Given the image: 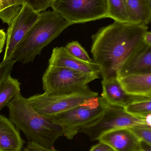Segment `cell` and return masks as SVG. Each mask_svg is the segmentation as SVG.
Masks as SVG:
<instances>
[{
  "mask_svg": "<svg viewBox=\"0 0 151 151\" xmlns=\"http://www.w3.org/2000/svg\"><path fill=\"white\" fill-rule=\"evenodd\" d=\"M148 28L143 24L114 21L92 35L91 54L103 80L117 77L122 66L145 45L144 35Z\"/></svg>",
  "mask_w": 151,
  "mask_h": 151,
  "instance_id": "obj_1",
  "label": "cell"
},
{
  "mask_svg": "<svg viewBox=\"0 0 151 151\" xmlns=\"http://www.w3.org/2000/svg\"><path fill=\"white\" fill-rule=\"evenodd\" d=\"M6 106L9 108L10 120L24 133L28 142L53 149L56 141L64 136L62 128L54 123L50 118L36 112L20 92Z\"/></svg>",
  "mask_w": 151,
  "mask_h": 151,
  "instance_id": "obj_2",
  "label": "cell"
},
{
  "mask_svg": "<svg viewBox=\"0 0 151 151\" xmlns=\"http://www.w3.org/2000/svg\"><path fill=\"white\" fill-rule=\"evenodd\" d=\"M73 24L56 12L40 13L39 18L14 50L11 59L27 64L67 27Z\"/></svg>",
  "mask_w": 151,
  "mask_h": 151,
  "instance_id": "obj_3",
  "label": "cell"
},
{
  "mask_svg": "<svg viewBox=\"0 0 151 151\" xmlns=\"http://www.w3.org/2000/svg\"><path fill=\"white\" fill-rule=\"evenodd\" d=\"M106 102L102 97L98 96L50 118L54 123L62 128L64 136L72 140L82 127L102 114Z\"/></svg>",
  "mask_w": 151,
  "mask_h": 151,
  "instance_id": "obj_4",
  "label": "cell"
},
{
  "mask_svg": "<svg viewBox=\"0 0 151 151\" xmlns=\"http://www.w3.org/2000/svg\"><path fill=\"white\" fill-rule=\"evenodd\" d=\"M142 125L151 126V115L146 119L137 118L127 113L124 107L106 103L102 114L94 121L82 127L79 133L86 134L92 141H98L103 135L110 131Z\"/></svg>",
  "mask_w": 151,
  "mask_h": 151,
  "instance_id": "obj_5",
  "label": "cell"
},
{
  "mask_svg": "<svg viewBox=\"0 0 151 151\" xmlns=\"http://www.w3.org/2000/svg\"><path fill=\"white\" fill-rule=\"evenodd\" d=\"M99 75L48 65L42 77L44 93L68 94L86 90Z\"/></svg>",
  "mask_w": 151,
  "mask_h": 151,
  "instance_id": "obj_6",
  "label": "cell"
},
{
  "mask_svg": "<svg viewBox=\"0 0 151 151\" xmlns=\"http://www.w3.org/2000/svg\"><path fill=\"white\" fill-rule=\"evenodd\" d=\"M51 7L73 24L109 18L107 0H55Z\"/></svg>",
  "mask_w": 151,
  "mask_h": 151,
  "instance_id": "obj_7",
  "label": "cell"
},
{
  "mask_svg": "<svg viewBox=\"0 0 151 151\" xmlns=\"http://www.w3.org/2000/svg\"><path fill=\"white\" fill-rule=\"evenodd\" d=\"M98 96V92L88 88L82 91L68 94H37L27 99L38 113L44 117L51 118Z\"/></svg>",
  "mask_w": 151,
  "mask_h": 151,
  "instance_id": "obj_8",
  "label": "cell"
},
{
  "mask_svg": "<svg viewBox=\"0 0 151 151\" xmlns=\"http://www.w3.org/2000/svg\"><path fill=\"white\" fill-rule=\"evenodd\" d=\"M40 14L26 3L21 6L17 15L9 25L3 61L11 59L14 50L38 20Z\"/></svg>",
  "mask_w": 151,
  "mask_h": 151,
  "instance_id": "obj_9",
  "label": "cell"
},
{
  "mask_svg": "<svg viewBox=\"0 0 151 151\" xmlns=\"http://www.w3.org/2000/svg\"><path fill=\"white\" fill-rule=\"evenodd\" d=\"M48 63L50 66L67 68L86 73L99 75L100 74L99 66L94 61L87 63L81 61L69 54L64 47H57L53 49Z\"/></svg>",
  "mask_w": 151,
  "mask_h": 151,
  "instance_id": "obj_10",
  "label": "cell"
},
{
  "mask_svg": "<svg viewBox=\"0 0 151 151\" xmlns=\"http://www.w3.org/2000/svg\"><path fill=\"white\" fill-rule=\"evenodd\" d=\"M98 141L114 151H140L141 150V142L129 128L120 129L105 133Z\"/></svg>",
  "mask_w": 151,
  "mask_h": 151,
  "instance_id": "obj_11",
  "label": "cell"
},
{
  "mask_svg": "<svg viewBox=\"0 0 151 151\" xmlns=\"http://www.w3.org/2000/svg\"><path fill=\"white\" fill-rule=\"evenodd\" d=\"M117 78L128 95L151 98V73L133 74Z\"/></svg>",
  "mask_w": 151,
  "mask_h": 151,
  "instance_id": "obj_12",
  "label": "cell"
},
{
  "mask_svg": "<svg viewBox=\"0 0 151 151\" xmlns=\"http://www.w3.org/2000/svg\"><path fill=\"white\" fill-rule=\"evenodd\" d=\"M151 73V47L145 44L118 71L117 77Z\"/></svg>",
  "mask_w": 151,
  "mask_h": 151,
  "instance_id": "obj_13",
  "label": "cell"
},
{
  "mask_svg": "<svg viewBox=\"0 0 151 151\" xmlns=\"http://www.w3.org/2000/svg\"><path fill=\"white\" fill-rule=\"evenodd\" d=\"M24 144L17 128L0 114V151H20Z\"/></svg>",
  "mask_w": 151,
  "mask_h": 151,
  "instance_id": "obj_14",
  "label": "cell"
},
{
  "mask_svg": "<svg viewBox=\"0 0 151 151\" xmlns=\"http://www.w3.org/2000/svg\"><path fill=\"white\" fill-rule=\"evenodd\" d=\"M102 85L101 97L111 105L124 107L134 97L125 92L117 77L103 80Z\"/></svg>",
  "mask_w": 151,
  "mask_h": 151,
  "instance_id": "obj_15",
  "label": "cell"
},
{
  "mask_svg": "<svg viewBox=\"0 0 151 151\" xmlns=\"http://www.w3.org/2000/svg\"><path fill=\"white\" fill-rule=\"evenodd\" d=\"M130 23L149 24L151 21V7L146 0H126Z\"/></svg>",
  "mask_w": 151,
  "mask_h": 151,
  "instance_id": "obj_16",
  "label": "cell"
},
{
  "mask_svg": "<svg viewBox=\"0 0 151 151\" xmlns=\"http://www.w3.org/2000/svg\"><path fill=\"white\" fill-rule=\"evenodd\" d=\"M124 108L127 113L132 116L146 119L151 115V98L134 96Z\"/></svg>",
  "mask_w": 151,
  "mask_h": 151,
  "instance_id": "obj_17",
  "label": "cell"
},
{
  "mask_svg": "<svg viewBox=\"0 0 151 151\" xmlns=\"http://www.w3.org/2000/svg\"><path fill=\"white\" fill-rule=\"evenodd\" d=\"M18 80L9 76L0 85V112L20 92Z\"/></svg>",
  "mask_w": 151,
  "mask_h": 151,
  "instance_id": "obj_18",
  "label": "cell"
},
{
  "mask_svg": "<svg viewBox=\"0 0 151 151\" xmlns=\"http://www.w3.org/2000/svg\"><path fill=\"white\" fill-rule=\"evenodd\" d=\"M107 1L109 18L121 23H130L126 0H107Z\"/></svg>",
  "mask_w": 151,
  "mask_h": 151,
  "instance_id": "obj_19",
  "label": "cell"
},
{
  "mask_svg": "<svg viewBox=\"0 0 151 151\" xmlns=\"http://www.w3.org/2000/svg\"><path fill=\"white\" fill-rule=\"evenodd\" d=\"M21 7L16 5L13 0H0V19L9 25L17 15Z\"/></svg>",
  "mask_w": 151,
  "mask_h": 151,
  "instance_id": "obj_20",
  "label": "cell"
},
{
  "mask_svg": "<svg viewBox=\"0 0 151 151\" xmlns=\"http://www.w3.org/2000/svg\"><path fill=\"white\" fill-rule=\"evenodd\" d=\"M67 52L74 57L87 63L94 62L90 58L85 49L78 41H74L67 43L64 47Z\"/></svg>",
  "mask_w": 151,
  "mask_h": 151,
  "instance_id": "obj_21",
  "label": "cell"
},
{
  "mask_svg": "<svg viewBox=\"0 0 151 151\" xmlns=\"http://www.w3.org/2000/svg\"><path fill=\"white\" fill-rule=\"evenodd\" d=\"M130 131L142 142L151 146V126L138 125L129 128Z\"/></svg>",
  "mask_w": 151,
  "mask_h": 151,
  "instance_id": "obj_22",
  "label": "cell"
},
{
  "mask_svg": "<svg viewBox=\"0 0 151 151\" xmlns=\"http://www.w3.org/2000/svg\"><path fill=\"white\" fill-rule=\"evenodd\" d=\"M55 0H25V3L30 6L34 10L38 13L44 11L51 7Z\"/></svg>",
  "mask_w": 151,
  "mask_h": 151,
  "instance_id": "obj_23",
  "label": "cell"
},
{
  "mask_svg": "<svg viewBox=\"0 0 151 151\" xmlns=\"http://www.w3.org/2000/svg\"><path fill=\"white\" fill-rule=\"evenodd\" d=\"M15 63L16 62L12 59L2 61L0 63V85L9 76L11 75Z\"/></svg>",
  "mask_w": 151,
  "mask_h": 151,
  "instance_id": "obj_24",
  "label": "cell"
},
{
  "mask_svg": "<svg viewBox=\"0 0 151 151\" xmlns=\"http://www.w3.org/2000/svg\"><path fill=\"white\" fill-rule=\"evenodd\" d=\"M23 151H59L54 148L48 149L43 147L35 143L28 142L27 145L24 148Z\"/></svg>",
  "mask_w": 151,
  "mask_h": 151,
  "instance_id": "obj_25",
  "label": "cell"
},
{
  "mask_svg": "<svg viewBox=\"0 0 151 151\" xmlns=\"http://www.w3.org/2000/svg\"><path fill=\"white\" fill-rule=\"evenodd\" d=\"M112 150L108 145L99 142L97 144L92 146L89 151H111Z\"/></svg>",
  "mask_w": 151,
  "mask_h": 151,
  "instance_id": "obj_26",
  "label": "cell"
},
{
  "mask_svg": "<svg viewBox=\"0 0 151 151\" xmlns=\"http://www.w3.org/2000/svg\"><path fill=\"white\" fill-rule=\"evenodd\" d=\"M6 41V33L3 30H0V54L2 52Z\"/></svg>",
  "mask_w": 151,
  "mask_h": 151,
  "instance_id": "obj_27",
  "label": "cell"
},
{
  "mask_svg": "<svg viewBox=\"0 0 151 151\" xmlns=\"http://www.w3.org/2000/svg\"><path fill=\"white\" fill-rule=\"evenodd\" d=\"M144 42L148 46L151 47V32L147 31L144 34L143 38Z\"/></svg>",
  "mask_w": 151,
  "mask_h": 151,
  "instance_id": "obj_28",
  "label": "cell"
},
{
  "mask_svg": "<svg viewBox=\"0 0 151 151\" xmlns=\"http://www.w3.org/2000/svg\"><path fill=\"white\" fill-rule=\"evenodd\" d=\"M140 151H151V146L141 142V148Z\"/></svg>",
  "mask_w": 151,
  "mask_h": 151,
  "instance_id": "obj_29",
  "label": "cell"
},
{
  "mask_svg": "<svg viewBox=\"0 0 151 151\" xmlns=\"http://www.w3.org/2000/svg\"><path fill=\"white\" fill-rule=\"evenodd\" d=\"M16 5L22 6L25 4V0H13Z\"/></svg>",
  "mask_w": 151,
  "mask_h": 151,
  "instance_id": "obj_30",
  "label": "cell"
},
{
  "mask_svg": "<svg viewBox=\"0 0 151 151\" xmlns=\"http://www.w3.org/2000/svg\"><path fill=\"white\" fill-rule=\"evenodd\" d=\"M146 1H147L149 6L151 7V0H146Z\"/></svg>",
  "mask_w": 151,
  "mask_h": 151,
  "instance_id": "obj_31",
  "label": "cell"
},
{
  "mask_svg": "<svg viewBox=\"0 0 151 151\" xmlns=\"http://www.w3.org/2000/svg\"><path fill=\"white\" fill-rule=\"evenodd\" d=\"M0 18H1V13H0Z\"/></svg>",
  "mask_w": 151,
  "mask_h": 151,
  "instance_id": "obj_32",
  "label": "cell"
},
{
  "mask_svg": "<svg viewBox=\"0 0 151 151\" xmlns=\"http://www.w3.org/2000/svg\"><path fill=\"white\" fill-rule=\"evenodd\" d=\"M111 151H114L113 150H111Z\"/></svg>",
  "mask_w": 151,
  "mask_h": 151,
  "instance_id": "obj_33",
  "label": "cell"
},
{
  "mask_svg": "<svg viewBox=\"0 0 151 151\" xmlns=\"http://www.w3.org/2000/svg\"><path fill=\"white\" fill-rule=\"evenodd\" d=\"M22 151V150H21V151Z\"/></svg>",
  "mask_w": 151,
  "mask_h": 151,
  "instance_id": "obj_34",
  "label": "cell"
}]
</instances>
